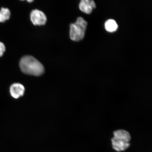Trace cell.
Here are the masks:
<instances>
[{
	"label": "cell",
	"mask_w": 152,
	"mask_h": 152,
	"mask_svg": "<svg viewBox=\"0 0 152 152\" xmlns=\"http://www.w3.org/2000/svg\"><path fill=\"white\" fill-rule=\"evenodd\" d=\"M33 1H28L29 3Z\"/></svg>",
	"instance_id": "obj_11"
},
{
	"label": "cell",
	"mask_w": 152,
	"mask_h": 152,
	"mask_svg": "<svg viewBox=\"0 0 152 152\" xmlns=\"http://www.w3.org/2000/svg\"><path fill=\"white\" fill-rule=\"evenodd\" d=\"M112 147L117 152L124 151L128 149L130 146V142L124 141L113 137L111 140Z\"/></svg>",
	"instance_id": "obj_4"
},
{
	"label": "cell",
	"mask_w": 152,
	"mask_h": 152,
	"mask_svg": "<svg viewBox=\"0 0 152 152\" xmlns=\"http://www.w3.org/2000/svg\"><path fill=\"white\" fill-rule=\"evenodd\" d=\"M21 70L28 75L39 76L44 73V67L37 59L31 56L22 57L20 62Z\"/></svg>",
	"instance_id": "obj_1"
},
{
	"label": "cell",
	"mask_w": 152,
	"mask_h": 152,
	"mask_svg": "<svg viewBox=\"0 0 152 152\" xmlns=\"http://www.w3.org/2000/svg\"><path fill=\"white\" fill-rule=\"evenodd\" d=\"M23 85L20 83H15L11 85L10 92L11 96L15 99H18L23 96L25 92Z\"/></svg>",
	"instance_id": "obj_5"
},
{
	"label": "cell",
	"mask_w": 152,
	"mask_h": 152,
	"mask_svg": "<svg viewBox=\"0 0 152 152\" xmlns=\"http://www.w3.org/2000/svg\"><path fill=\"white\" fill-rule=\"evenodd\" d=\"M5 47L4 44L0 42V57L3 56L5 51Z\"/></svg>",
	"instance_id": "obj_10"
},
{
	"label": "cell",
	"mask_w": 152,
	"mask_h": 152,
	"mask_svg": "<svg viewBox=\"0 0 152 152\" xmlns=\"http://www.w3.org/2000/svg\"><path fill=\"white\" fill-rule=\"evenodd\" d=\"M11 12L9 9L2 7L0 10V22H4L10 18Z\"/></svg>",
	"instance_id": "obj_9"
},
{
	"label": "cell",
	"mask_w": 152,
	"mask_h": 152,
	"mask_svg": "<svg viewBox=\"0 0 152 152\" xmlns=\"http://www.w3.org/2000/svg\"><path fill=\"white\" fill-rule=\"evenodd\" d=\"M96 7V5L94 1L92 0H82L79 5L80 10L88 14H91L93 9Z\"/></svg>",
	"instance_id": "obj_6"
},
{
	"label": "cell",
	"mask_w": 152,
	"mask_h": 152,
	"mask_svg": "<svg viewBox=\"0 0 152 152\" xmlns=\"http://www.w3.org/2000/svg\"><path fill=\"white\" fill-rule=\"evenodd\" d=\"M104 27L106 31L113 33L116 31L118 28V26L115 20L113 19H109L105 22Z\"/></svg>",
	"instance_id": "obj_8"
},
{
	"label": "cell",
	"mask_w": 152,
	"mask_h": 152,
	"mask_svg": "<svg viewBox=\"0 0 152 152\" xmlns=\"http://www.w3.org/2000/svg\"><path fill=\"white\" fill-rule=\"evenodd\" d=\"M113 137L124 141L130 142L131 140V136L129 132L123 130H118L113 132Z\"/></svg>",
	"instance_id": "obj_7"
},
{
	"label": "cell",
	"mask_w": 152,
	"mask_h": 152,
	"mask_svg": "<svg viewBox=\"0 0 152 152\" xmlns=\"http://www.w3.org/2000/svg\"><path fill=\"white\" fill-rule=\"evenodd\" d=\"M30 20L34 25L40 26L44 25L46 23L47 18L42 11L35 9L30 14Z\"/></svg>",
	"instance_id": "obj_3"
},
{
	"label": "cell",
	"mask_w": 152,
	"mask_h": 152,
	"mask_svg": "<svg viewBox=\"0 0 152 152\" xmlns=\"http://www.w3.org/2000/svg\"><path fill=\"white\" fill-rule=\"evenodd\" d=\"M87 23L82 17H79L77 21L70 26V37L73 41H79L84 38Z\"/></svg>",
	"instance_id": "obj_2"
}]
</instances>
